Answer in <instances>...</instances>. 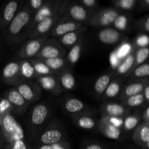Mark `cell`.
<instances>
[{
  "label": "cell",
  "mask_w": 149,
  "mask_h": 149,
  "mask_svg": "<svg viewBox=\"0 0 149 149\" xmlns=\"http://www.w3.org/2000/svg\"><path fill=\"white\" fill-rule=\"evenodd\" d=\"M33 17V13L24 2L10 25L2 32L4 42L7 45H17L29 37Z\"/></svg>",
  "instance_id": "1"
},
{
  "label": "cell",
  "mask_w": 149,
  "mask_h": 149,
  "mask_svg": "<svg viewBox=\"0 0 149 149\" xmlns=\"http://www.w3.org/2000/svg\"><path fill=\"white\" fill-rule=\"evenodd\" d=\"M52 113L50 104L47 102H41L33 106L28 122L29 138L31 141L35 142L37 140L38 137L52 119Z\"/></svg>",
  "instance_id": "2"
},
{
  "label": "cell",
  "mask_w": 149,
  "mask_h": 149,
  "mask_svg": "<svg viewBox=\"0 0 149 149\" xmlns=\"http://www.w3.org/2000/svg\"><path fill=\"white\" fill-rule=\"evenodd\" d=\"M67 135L62 125L52 118L36 141V145H52L66 141Z\"/></svg>",
  "instance_id": "3"
},
{
  "label": "cell",
  "mask_w": 149,
  "mask_h": 149,
  "mask_svg": "<svg viewBox=\"0 0 149 149\" xmlns=\"http://www.w3.org/2000/svg\"><path fill=\"white\" fill-rule=\"evenodd\" d=\"M0 129L5 144L25 139L24 130L12 113H7L1 119Z\"/></svg>",
  "instance_id": "4"
},
{
  "label": "cell",
  "mask_w": 149,
  "mask_h": 149,
  "mask_svg": "<svg viewBox=\"0 0 149 149\" xmlns=\"http://www.w3.org/2000/svg\"><path fill=\"white\" fill-rule=\"evenodd\" d=\"M121 119L102 116L98 120L97 129L106 138L115 141H120L125 136V132L122 129V119L120 122H116Z\"/></svg>",
  "instance_id": "5"
},
{
  "label": "cell",
  "mask_w": 149,
  "mask_h": 149,
  "mask_svg": "<svg viewBox=\"0 0 149 149\" xmlns=\"http://www.w3.org/2000/svg\"><path fill=\"white\" fill-rule=\"evenodd\" d=\"M121 13L122 12L114 7L98 8L91 16L87 26L100 29L111 27Z\"/></svg>",
  "instance_id": "6"
},
{
  "label": "cell",
  "mask_w": 149,
  "mask_h": 149,
  "mask_svg": "<svg viewBox=\"0 0 149 149\" xmlns=\"http://www.w3.org/2000/svg\"><path fill=\"white\" fill-rule=\"evenodd\" d=\"M62 14L57 13L52 15L45 17L34 25L31 29L29 34V39L49 36V33L58 20L63 17Z\"/></svg>",
  "instance_id": "7"
},
{
  "label": "cell",
  "mask_w": 149,
  "mask_h": 149,
  "mask_svg": "<svg viewBox=\"0 0 149 149\" xmlns=\"http://www.w3.org/2000/svg\"><path fill=\"white\" fill-rule=\"evenodd\" d=\"M49 38V36H45L35 39H28L17 53L18 61L20 60H31L35 58L40 51L43 44Z\"/></svg>",
  "instance_id": "8"
},
{
  "label": "cell",
  "mask_w": 149,
  "mask_h": 149,
  "mask_svg": "<svg viewBox=\"0 0 149 149\" xmlns=\"http://www.w3.org/2000/svg\"><path fill=\"white\" fill-rule=\"evenodd\" d=\"M3 98L10 103L13 115L17 116H23L31 105L20 95V93L14 87L7 90L3 95Z\"/></svg>",
  "instance_id": "9"
},
{
  "label": "cell",
  "mask_w": 149,
  "mask_h": 149,
  "mask_svg": "<svg viewBox=\"0 0 149 149\" xmlns=\"http://www.w3.org/2000/svg\"><path fill=\"white\" fill-rule=\"evenodd\" d=\"M13 87L31 105L42 97V90L34 81H23Z\"/></svg>",
  "instance_id": "10"
},
{
  "label": "cell",
  "mask_w": 149,
  "mask_h": 149,
  "mask_svg": "<svg viewBox=\"0 0 149 149\" xmlns=\"http://www.w3.org/2000/svg\"><path fill=\"white\" fill-rule=\"evenodd\" d=\"M67 50L63 47L57 39L49 38L42 45L40 51L35 58L40 60L65 57Z\"/></svg>",
  "instance_id": "11"
},
{
  "label": "cell",
  "mask_w": 149,
  "mask_h": 149,
  "mask_svg": "<svg viewBox=\"0 0 149 149\" xmlns=\"http://www.w3.org/2000/svg\"><path fill=\"white\" fill-rule=\"evenodd\" d=\"M87 26H88L77 23V22L67 18L65 16H63L52 29L49 33V36H52V38H55V39H58L63 35L71 33V32L87 29Z\"/></svg>",
  "instance_id": "12"
},
{
  "label": "cell",
  "mask_w": 149,
  "mask_h": 149,
  "mask_svg": "<svg viewBox=\"0 0 149 149\" xmlns=\"http://www.w3.org/2000/svg\"><path fill=\"white\" fill-rule=\"evenodd\" d=\"M97 39L103 45L115 46L125 42V39H127V35L113 27H106L100 29L97 33Z\"/></svg>",
  "instance_id": "13"
},
{
  "label": "cell",
  "mask_w": 149,
  "mask_h": 149,
  "mask_svg": "<svg viewBox=\"0 0 149 149\" xmlns=\"http://www.w3.org/2000/svg\"><path fill=\"white\" fill-rule=\"evenodd\" d=\"M93 13L79 4L78 1H70L63 16L77 23L87 26Z\"/></svg>",
  "instance_id": "14"
},
{
  "label": "cell",
  "mask_w": 149,
  "mask_h": 149,
  "mask_svg": "<svg viewBox=\"0 0 149 149\" xmlns=\"http://www.w3.org/2000/svg\"><path fill=\"white\" fill-rule=\"evenodd\" d=\"M1 78L3 82L13 87L24 81L20 74L19 61H10L6 64L1 71Z\"/></svg>",
  "instance_id": "15"
},
{
  "label": "cell",
  "mask_w": 149,
  "mask_h": 149,
  "mask_svg": "<svg viewBox=\"0 0 149 149\" xmlns=\"http://www.w3.org/2000/svg\"><path fill=\"white\" fill-rule=\"evenodd\" d=\"M23 4L24 1L13 0L3 6L0 12V31L3 32L7 29Z\"/></svg>",
  "instance_id": "16"
},
{
  "label": "cell",
  "mask_w": 149,
  "mask_h": 149,
  "mask_svg": "<svg viewBox=\"0 0 149 149\" xmlns=\"http://www.w3.org/2000/svg\"><path fill=\"white\" fill-rule=\"evenodd\" d=\"M130 113L131 111L127 109L121 103L103 102L100 108V113L101 116L124 119L125 116H127Z\"/></svg>",
  "instance_id": "17"
},
{
  "label": "cell",
  "mask_w": 149,
  "mask_h": 149,
  "mask_svg": "<svg viewBox=\"0 0 149 149\" xmlns=\"http://www.w3.org/2000/svg\"><path fill=\"white\" fill-rule=\"evenodd\" d=\"M34 81L39 84L42 90H45L54 96H59L63 93V90L58 82L57 75L39 77Z\"/></svg>",
  "instance_id": "18"
},
{
  "label": "cell",
  "mask_w": 149,
  "mask_h": 149,
  "mask_svg": "<svg viewBox=\"0 0 149 149\" xmlns=\"http://www.w3.org/2000/svg\"><path fill=\"white\" fill-rule=\"evenodd\" d=\"M148 84V78L140 80L126 81L118 100L122 102L127 97L142 93L146 86Z\"/></svg>",
  "instance_id": "19"
},
{
  "label": "cell",
  "mask_w": 149,
  "mask_h": 149,
  "mask_svg": "<svg viewBox=\"0 0 149 149\" xmlns=\"http://www.w3.org/2000/svg\"><path fill=\"white\" fill-rule=\"evenodd\" d=\"M61 106L66 113L70 114L71 117L82 113L92 112L89 111L88 106L79 99L74 97H66L63 100Z\"/></svg>",
  "instance_id": "20"
},
{
  "label": "cell",
  "mask_w": 149,
  "mask_h": 149,
  "mask_svg": "<svg viewBox=\"0 0 149 149\" xmlns=\"http://www.w3.org/2000/svg\"><path fill=\"white\" fill-rule=\"evenodd\" d=\"M125 82V79L113 77L102 96L101 98H103V102H112L113 100H118Z\"/></svg>",
  "instance_id": "21"
},
{
  "label": "cell",
  "mask_w": 149,
  "mask_h": 149,
  "mask_svg": "<svg viewBox=\"0 0 149 149\" xmlns=\"http://www.w3.org/2000/svg\"><path fill=\"white\" fill-rule=\"evenodd\" d=\"M132 139L135 145L142 149L149 148V125L140 123L132 131Z\"/></svg>",
  "instance_id": "22"
},
{
  "label": "cell",
  "mask_w": 149,
  "mask_h": 149,
  "mask_svg": "<svg viewBox=\"0 0 149 149\" xmlns=\"http://www.w3.org/2000/svg\"><path fill=\"white\" fill-rule=\"evenodd\" d=\"M115 77L114 70L107 71L100 75L93 84V93L97 100H100L106 90V87L111 82L112 79Z\"/></svg>",
  "instance_id": "23"
},
{
  "label": "cell",
  "mask_w": 149,
  "mask_h": 149,
  "mask_svg": "<svg viewBox=\"0 0 149 149\" xmlns=\"http://www.w3.org/2000/svg\"><path fill=\"white\" fill-rule=\"evenodd\" d=\"M72 119L74 123L80 129L85 130H93L97 128L98 120L96 119L94 115H93L92 112L73 116Z\"/></svg>",
  "instance_id": "24"
},
{
  "label": "cell",
  "mask_w": 149,
  "mask_h": 149,
  "mask_svg": "<svg viewBox=\"0 0 149 149\" xmlns=\"http://www.w3.org/2000/svg\"><path fill=\"white\" fill-rule=\"evenodd\" d=\"M134 59H135V55H134V51H132L122 60V62L116 66V68L113 69L115 77L126 79L133 68Z\"/></svg>",
  "instance_id": "25"
},
{
  "label": "cell",
  "mask_w": 149,
  "mask_h": 149,
  "mask_svg": "<svg viewBox=\"0 0 149 149\" xmlns=\"http://www.w3.org/2000/svg\"><path fill=\"white\" fill-rule=\"evenodd\" d=\"M58 82L63 91L70 92L75 90L77 82L72 70L67 68L57 74Z\"/></svg>",
  "instance_id": "26"
},
{
  "label": "cell",
  "mask_w": 149,
  "mask_h": 149,
  "mask_svg": "<svg viewBox=\"0 0 149 149\" xmlns=\"http://www.w3.org/2000/svg\"><path fill=\"white\" fill-rule=\"evenodd\" d=\"M87 29H81V30L77 31L71 32L67 34L63 35L61 37L57 39L58 42H59L60 45L65 48V49H69L71 47L77 45V43L80 42L81 39H84V33Z\"/></svg>",
  "instance_id": "27"
},
{
  "label": "cell",
  "mask_w": 149,
  "mask_h": 149,
  "mask_svg": "<svg viewBox=\"0 0 149 149\" xmlns=\"http://www.w3.org/2000/svg\"><path fill=\"white\" fill-rule=\"evenodd\" d=\"M84 44V39H83L77 45L71 47L68 49V52H67L66 55H65V59L67 63V66L70 69L74 68L79 61L80 58H81V52H82Z\"/></svg>",
  "instance_id": "28"
},
{
  "label": "cell",
  "mask_w": 149,
  "mask_h": 149,
  "mask_svg": "<svg viewBox=\"0 0 149 149\" xmlns=\"http://www.w3.org/2000/svg\"><path fill=\"white\" fill-rule=\"evenodd\" d=\"M140 123H141V113L135 112V113H132L131 112L130 114H128L123 119L122 129L125 134H126V132L133 131Z\"/></svg>",
  "instance_id": "29"
},
{
  "label": "cell",
  "mask_w": 149,
  "mask_h": 149,
  "mask_svg": "<svg viewBox=\"0 0 149 149\" xmlns=\"http://www.w3.org/2000/svg\"><path fill=\"white\" fill-rule=\"evenodd\" d=\"M132 16H131L130 13H121L113 22V28L119 31L126 33V32L130 30V23H132Z\"/></svg>",
  "instance_id": "30"
},
{
  "label": "cell",
  "mask_w": 149,
  "mask_h": 149,
  "mask_svg": "<svg viewBox=\"0 0 149 149\" xmlns=\"http://www.w3.org/2000/svg\"><path fill=\"white\" fill-rule=\"evenodd\" d=\"M18 61L20 74L24 81H34L37 76L30 60H20Z\"/></svg>",
  "instance_id": "31"
},
{
  "label": "cell",
  "mask_w": 149,
  "mask_h": 149,
  "mask_svg": "<svg viewBox=\"0 0 149 149\" xmlns=\"http://www.w3.org/2000/svg\"><path fill=\"white\" fill-rule=\"evenodd\" d=\"M121 103L130 111L135 109H144L147 105H148L146 102L143 93L127 97L121 102Z\"/></svg>",
  "instance_id": "32"
},
{
  "label": "cell",
  "mask_w": 149,
  "mask_h": 149,
  "mask_svg": "<svg viewBox=\"0 0 149 149\" xmlns=\"http://www.w3.org/2000/svg\"><path fill=\"white\" fill-rule=\"evenodd\" d=\"M42 61L56 75L59 74L60 72L63 71V70H65V68H68L65 57L51 58V59H45L42 60Z\"/></svg>",
  "instance_id": "33"
},
{
  "label": "cell",
  "mask_w": 149,
  "mask_h": 149,
  "mask_svg": "<svg viewBox=\"0 0 149 149\" xmlns=\"http://www.w3.org/2000/svg\"><path fill=\"white\" fill-rule=\"evenodd\" d=\"M149 63L146 62L134 68L127 77L128 81L140 80L148 78Z\"/></svg>",
  "instance_id": "34"
},
{
  "label": "cell",
  "mask_w": 149,
  "mask_h": 149,
  "mask_svg": "<svg viewBox=\"0 0 149 149\" xmlns=\"http://www.w3.org/2000/svg\"><path fill=\"white\" fill-rule=\"evenodd\" d=\"M34 68L35 73H36L37 77H44V76L49 75H56L52 71H51L45 63L43 61L38 58H33L30 60Z\"/></svg>",
  "instance_id": "35"
},
{
  "label": "cell",
  "mask_w": 149,
  "mask_h": 149,
  "mask_svg": "<svg viewBox=\"0 0 149 149\" xmlns=\"http://www.w3.org/2000/svg\"><path fill=\"white\" fill-rule=\"evenodd\" d=\"M113 7L122 13H128L136 7L138 0H112Z\"/></svg>",
  "instance_id": "36"
},
{
  "label": "cell",
  "mask_w": 149,
  "mask_h": 149,
  "mask_svg": "<svg viewBox=\"0 0 149 149\" xmlns=\"http://www.w3.org/2000/svg\"><path fill=\"white\" fill-rule=\"evenodd\" d=\"M133 51L135 59H134V65L132 70L138 65L146 62L149 55V48L148 47H146L135 49Z\"/></svg>",
  "instance_id": "37"
},
{
  "label": "cell",
  "mask_w": 149,
  "mask_h": 149,
  "mask_svg": "<svg viewBox=\"0 0 149 149\" xmlns=\"http://www.w3.org/2000/svg\"><path fill=\"white\" fill-rule=\"evenodd\" d=\"M134 27L139 33L148 34L149 32V15L143 16L134 23Z\"/></svg>",
  "instance_id": "38"
},
{
  "label": "cell",
  "mask_w": 149,
  "mask_h": 149,
  "mask_svg": "<svg viewBox=\"0 0 149 149\" xmlns=\"http://www.w3.org/2000/svg\"><path fill=\"white\" fill-rule=\"evenodd\" d=\"M4 149H32V147L29 145L26 139H23L5 144Z\"/></svg>",
  "instance_id": "39"
},
{
  "label": "cell",
  "mask_w": 149,
  "mask_h": 149,
  "mask_svg": "<svg viewBox=\"0 0 149 149\" xmlns=\"http://www.w3.org/2000/svg\"><path fill=\"white\" fill-rule=\"evenodd\" d=\"M32 149H71V144L65 141L52 145H36Z\"/></svg>",
  "instance_id": "40"
},
{
  "label": "cell",
  "mask_w": 149,
  "mask_h": 149,
  "mask_svg": "<svg viewBox=\"0 0 149 149\" xmlns=\"http://www.w3.org/2000/svg\"><path fill=\"white\" fill-rule=\"evenodd\" d=\"M47 0H29V1H26V4H27L28 7H29L32 13L34 14L37 11H39L40 9L45 6Z\"/></svg>",
  "instance_id": "41"
},
{
  "label": "cell",
  "mask_w": 149,
  "mask_h": 149,
  "mask_svg": "<svg viewBox=\"0 0 149 149\" xmlns=\"http://www.w3.org/2000/svg\"><path fill=\"white\" fill-rule=\"evenodd\" d=\"M78 2L93 14L99 8L98 2L95 0H81Z\"/></svg>",
  "instance_id": "42"
},
{
  "label": "cell",
  "mask_w": 149,
  "mask_h": 149,
  "mask_svg": "<svg viewBox=\"0 0 149 149\" xmlns=\"http://www.w3.org/2000/svg\"><path fill=\"white\" fill-rule=\"evenodd\" d=\"M148 45V38L147 34H143V33H140L138 35L136 39L134 42V47L135 49L141 47H146Z\"/></svg>",
  "instance_id": "43"
},
{
  "label": "cell",
  "mask_w": 149,
  "mask_h": 149,
  "mask_svg": "<svg viewBox=\"0 0 149 149\" xmlns=\"http://www.w3.org/2000/svg\"><path fill=\"white\" fill-rule=\"evenodd\" d=\"M137 10L139 13L146 11L149 9V0H138L137 4Z\"/></svg>",
  "instance_id": "44"
},
{
  "label": "cell",
  "mask_w": 149,
  "mask_h": 149,
  "mask_svg": "<svg viewBox=\"0 0 149 149\" xmlns=\"http://www.w3.org/2000/svg\"><path fill=\"white\" fill-rule=\"evenodd\" d=\"M141 122L149 125V106L147 105L141 113Z\"/></svg>",
  "instance_id": "45"
},
{
  "label": "cell",
  "mask_w": 149,
  "mask_h": 149,
  "mask_svg": "<svg viewBox=\"0 0 149 149\" xmlns=\"http://www.w3.org/2000/svg\"><path fill=\"white\" fill-rule=\"evenodd\" d=\"M83 149H106L103 145L98 143H90L87 144Z\"/></svg>",
  "instance_id": "46"
},
{
  "label": "cell",
  "mask_w": 149,
  "mask_h": 149,
  "mask_svg": "<svg viewBox=\"0 0 149 149\" xmlns=\"http://www.w3.org/2000/svg\"><path fill=\"white\" fill-rule=\"evenodd\" d=\"M143 95L144 99H145L146 103H149V84H147L144 88L143 91Z\"/></svg>",
  "instance_id": "47"
},
{
  "label": "cell",
  "mask_w": 149,
  "mask_h": 149,
  "mask_svg": "<svg viewBox=\"0 0 149 149\" xmlns=\"http://www.w3.org/2000/svg\"><path fill=\"white\" fill-rule=\"evenodd\" d=\"M4 146H5V143H4V138H3L2 134H1V129H0V149H4Z\"/></svg>",
  "instance_id": "48"
}]
</instances>
